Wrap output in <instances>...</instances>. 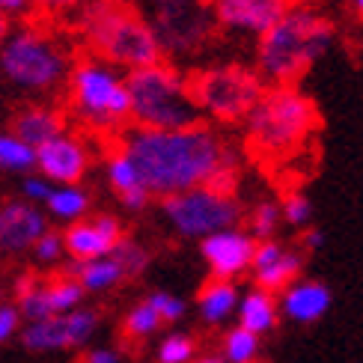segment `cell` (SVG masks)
Listing matches in <instances>:
<instances>
[{
	"label": "cell",
	"mask_w": 363,
	"mask_h": 363,
	"mask_svg": "<svg viewBox=\"0 0 363 363\" xmlns=\"http://www.w3.org/2000/svg\"><path fill=\"white\" fill-rule=\"evenodd\" d=\"M89 167V152L81 138L63 131L51 143L36 149V170L54 185H78Z\"/></svg>",
	"instance_id": "obj_15"
},
{
	"label": "cell",
	"mask_w": 363,
	"mask_h": 363,
	"mask_svg": "<svg viewBox=\"0 0 363 363\" xmlns=\"http://www.w3.org/2000/svg\"><path fill=\"white\" fill-rule=\"evenodd\" d=\"M325 245V233L322 230H307L304 233V247L307 250H319Z\"/></svg>",
	"instance_id": "obj_42"
},
{
	"label": "cell",
	"mask_w": 363,
	"mask_h": 363,
	"mask_svg": "<svg viewBox=\"0 0 363 363\" xmlns=\"http://www.w3.org/2000/svg\"><path fill=\"white\" fill-rule=\"evenodd\" d=\"M247 220H250V230L247 233L256 241H271V238H274V233H277L280 220H283V208L277 203H271V200H262V203L253 206Z\"/></svg>",
	"instance_id": "obj_30"
},
{
	"label": "cell",
	"mask_w": 363,
	"mask_h": 363,
	"mask_svg": "<svg viewBox=\"0 0 363 363\" xmlns=\"http://www.w3.org/2000/svg\"><path fill=\"white\" fill-rule=\"evenodd\" d=\"M45 208L51 211V218L66 220L69 226L84 220L86 208H89V196L81 185H54V194L48 196Z\"/></svg>",
	"instance_id": "obj_24"
},
{
	"label": "cell",
	"mask_w": 363,
	"mask_h": 363,
	"mask_svg": "<svg viewBox=\"0 0 363 363\" xmlns=\"http://www.w3.org/2000/svg\"><path fill=\"white\" fill-rule=\"evenodd\" d=\"M0 304H6V301H4V283H0Z\"/></svg>",
	"instance_id": "obj_46"
},
{
	"label": "cell",
	"mask_w": 363,
	"mask_h": 363,
	"mask_svg": "<svg viewBox=\"0 0 363 363\" xmlns=\"http://www.w3.org/2000/svg\"><path fill=\"white\" fill-rule=\"evenodd\" d=\"M48 295H51L54 315H66V313L81 310V301L86 292L74 277H57V280H48Z\"/></svg>",
	"instance_id": "obj_28"
},
{
	"label": "cell",
	"mask_w": 363,
	"mask_h": 363,
	"mask_svg": "<svg viewBox=\"0 0 363 363\" xmlns=\"http://www.w3.org/2000/svg\"><path fill=\"white\" fill-rule=\"evenodd\" d=\"M152 30L161 51L167 54H194L208 42L215 30V12L196 0H158L152 15Z\"/></svg>",
	"instance_id": "obj_10"
},
{
	"label": "cell",
	"mask_w": 363,
	"mask_h": 363,
	"mask_svg": "<svg viewBox=\"0 0 363 363\" xmlns=\"http://www.w3.org/2000/svg\"><path fill=\"white\" fill-rule=\"evenodd\" d=\"M63 238H66V253L74 262H89V259L111 256L116 250V245L123 241V226L111 215H99V218L72 223L63 233Z\"/></svg>",
	"instance_id": "obj_16"
},
{
	"label": "cell",
	"mask_w": 363,
	"mask_h": 363,
	"mask_svg": "<svg viewBox=\"0 0 363 363\" xmlns=\"http://www.w3.org/2000/svg\"><path fill=\"white\" fill-rule=\"evenodd\" d=\"M72 277L84 286V292H108L113 286H119L128 274L123 262L116 256H101V259H89V262H74Z\"/></svg>",
	"instance_id": "obj_22"
},
{
	"label": "cell",
	"mask_w": 363,
	"mask_h": 363,
	"mask_svg": "<svg viewBox=\"0 0 363 363\" xmlns=\"http://www.w3.org/2000/svg\"><path fill=\"white\" fill-rule=\"evenodd\" d=\"M161 211L182 238H200V241L215 233L233 230L241 220V206L235 196L208 185L167 196V200H161Z\"/></svg>",
	"instance_id": "obj_9"
},
{
	"label": "cell",
	"mask_w": 363,
	"mask_h": 363,
	"mask_svg": "<svg viewBox=\"0 0 363 363\" xmlns=\"http://www.w3.org/2000/svg\"><path fill=\"white\" fill-rule=\"evenodd\" d=\"M78 33L93 57L116 69L138 72L161 63L164 54L152 24L143 21L138 12L119 0H104V4L86 9L78 21Z\"/></svg>",
	"instance_id": "obj_3"
},
{
	"label": "cell",
	"mask_w": 363,
	"mask_h": 363,
	"mask_svg": "<svg viewBox=\"0 0 363 363\" xmlns=\"http://www.w3.org/2000/svg\"><path fill=\"white\" fill-rule=\"evenodd\" d=\"M315 128V104L298 86H271L245 119L247 143L265 158L289 155Z\"/></svg>",
	"instance_id": "obj_6"
},
{
	"label": "cell",
	"mask_w": 363,
	"mask_h": 363,
	"mask_svg": "<svg viewBox=\"0 0 363 363\" xmlns=\"http://www.w3.org/2000/svg\"><path fill=\"white\" fill-rule=\"evenodd\" d=\"M63 131H66L63 116H60L54 108H42V104H36V108H24L12 123V134L18 140H24L30 149H39L45 143H51Z\"/></svg>",
	"instance_id": "obj_19"
},
{
	"label": "cell",
	"mask_w": 363,
	"mask_h": 363,
	"mask_svg": "<svg viewBox=\"0 0 363 363\" xmlns=\"http://www.w3.org/2000/svg\"><path fill=\"white\" fill-rule=\"evenodd\" d=\"M45 233H48V218L39 206L27 200H9L0 206V256L33 253Z\"/></svg>",
	"instance_id": "obj_14"
},
{
	"label": "cell",
	"mask_w": 363,
	"mask_h": 363,
	"mask_svg": "<svg viewBox=\"0 0 363 363\" xmlns=\"http://www.w3.org/2000/svg\"><path fill=\"white\" fill-rule=\"evenodd\" d=\"M149 196H152V194H149L146 188H140V191H131V194H125V196H119V200H123V206H125V208L140 211V208H146Z\"/></svg>",
	"instance_id": "obj_41"
},
{
	"label": "cell",
	"mask_w": 363,
	"mask_h": 363,
	"mask_svg": "<svg viewBox=\"0 0 363 363\" xmlns=\"http://www.w3.org/2000/svg\"><path fill=\"white\" fill-rule=\"evenodd\" d=\"M104 4V0H33V6L36 9H45V12H86V9H93Z\"/></svg>",
	"instance_id": "obj_38"
},
{
	"label": "cell",
	"mask_w": 363,
	"mask_h": 363,
	"mask_svg": "<svg viewBox=\"0 0 363 363\" xmlns=\"http://www.w3.org/2000/svg\"><path fill=\"white\" fill-rule=\"evenodd\" d=\"M33 9V0H0V18H24Z\"/></svg>",
	"instance_id": "obj_40"
},
{
	"label": "cell",
	"mask_w": 363,
	"mask_h": 363,
	"mask_svg": "<svg viewBox=\"0 0 363 363\" xmlns=\"http://www.w3.org/2000/svg\"><path fill=\"white\" fill-rule=\"evenodd\" d=\"M21 322H24V315H21L18 304H0V345L18 334Z\"/></svg>",
	"instance_id": "obj_37"
},
{
	"label": "cell",
	"mask_w": 363,
	"mask_h": 363,
	"mask_svg": "<svg viewBox=\"0 0 363 363\" xmlns=\"http://www.w3.org/2000/svg\"><path fill=\"white\" fill-rule=\"evenodd\" d=\"M280 208H283V220L289 226H298V230H304L313 220V203H310V196H304L301 191H292L280 203Z\"/></svg>",
	"instance_id": "obj_32"
},
{
	"label": "cell",
	"mask_w": 363,
	"mask_h": 363,
	"mask_svg": "<svg viewBox=\"0 0 363 363\" xmlns=\"http://www.w3.org/2000/svg\"><path fill=\"white\" fill-rule=\"evenodd\" d=\"M277 315H280V301L265 292V289H250L241 295V304H238V325L247 328L250 334L262 337L268 330H274L277 325Z\"/></svg>",
	"instance_id": "obj_21"
},
{
	"label": "cell",
	"mask_w": 363,
	"mask_h": 363,
	"mask_svg": "<svg viewBox=\"0 0 363 363\" xmlns=\"http://www.w3.org/2000/svg\"><path fill=\"white\" fill-rule=\"evenodd\" d=\"M334 45V24L319 9L295 6L256 45V72L274 86H292Z\"/></svg>",
	"instance_id": "obj_2"
},
{
	"label": "cell",
	"mask_w": 363,
	"mask_h": 363,
	"mask_svg": "<svg viewBox=\"0 0 363 363\" xmlns=\"http://www.w3.org/2000/svg\"><path fill=\"white\" fill-rule=\"evenodd\" d=\"M66 253V238L60 235V233H54V230H48L39 241H36V247H33V256H36V262H42V265H54V262H60V256Z\"/></svg>",
	"instance_id": "obj_35"
},
{
	"label": "cell",
	"mask_w": 363,
	"mask_h": 363,
	"mask_svg": "<svg viewBox=\"0 0 363 363\" xmlns=\"http://www.w3.org/2000/svg\"><path fill=\"white\" fill-rule=\"evenodd\" d=\"M119 149H125L138 164L143 188L161 200L206 185L233 194L238 176L235 149L203 123L176 131L131 125L119 138Z\"/></svg>",
	"instance_id": "obj_1"
},
{
	"label": "cell",
	"mask_w": 363,
	"mask_h": 363,
	"mask_svg": "<svg viewBox=\"0 0 363 363\" xmlns=\"http://www.w3.org/2000/svg\"><path fill=\"white\" fill-rule=\"evenodd\" d=\"M349 4H352V9L360 15V18H363V0H349Z\"/></svg>",
	"instance_id": "obj_44"
},
{
	"label": "cell",
	"mask_w": 363,
	"mask_h": 363,
	"mask_svg": "<svg viewBox=\"0 0 363 363\" xmlns=\"http://www.w3.org/2000/svg\"><path fill=\"white\" fill-rule=\"evenodd\" d=\"M301 253L280 245V241H259V247H256V256H253V280L259 289L265 292H286L289 286L298 280L301 274Z\"/></svg>",
	"instance_id": "obj_17"
},
{
	"label": "cell",
	"mask_w": 363,
	"mask_h": 363,
	"mask_svg": "<svg viewBox=\"0 0 363 363\" xmlns=\"http://www.w3.org/2000/svg\"><path fill=\"white\" fill-rule=\"evenodd\" d=\"M72 54L42 27H15L0 42V74L18 89L48 93L72 78Z\"/></svg>",
	"instance_id": "obj_5"
},
{
	"label": "cell",
	"mask_w": 363,
	"mask_h": 363,
	"mask_svg": "<svg viewBox=\"0 0 363 363\" xmlns=\"http://www.w3.org/2000/svg\"><path fill=\"white\" fill-rule=\"evenodd\" d=\"M113 256L119 262H123V268H125V274L128 277H134V274H140V271L146 268V262H149V253L138 245V241H131V238H123L116 245V250H113Z\"/></svg>",
	"instance_id": "obj_33"
},
{
	"label": "cell",
	"mask_w": 363,
	"mask_h": 363,
	"mask_svg": "<svg viewBox=\"0 0 363 363\" xmlns=\"http://www.w3.org/2000/svg\"><path fill=\"white\" fill-rule=\"evenodd\" d=\"M131 123L152 131H176L200 123V104L194 99L191 78L167 63L128 72Z\"/></svg>",
	"instance_id": "obj_4"
},
{
	"label": "cell",
	"mask_w": 363,
	"mask_h": 363,
	"mask_svg": "<svg viewBox=\"0 0 363 363\" xmlns=\"http://www.w3.org/2000/svg\"><path fill=\"white\" fill-rule=\"evenodd\" d=\"M330 289L319 280H295L289 289L280 292V313L289 322L298 325H313L330 310Z\"/></svg>",
	"instance_id": "obj_18"
},
{
	"label": "cell",
	"mask_w": 363,
	"mask_h": 363,
	"mask_svg": "<svg viewBox=\"0 0 363 363\" xmlns=\"http://www.w3.org/2000/svg\"><path fill=\"white\" fill-rule=\"evenodd\" d=\"M196 342L191 334L173 330L158 342V363H194L196 357Z\"/></svg>",
	"instance_id": "obj_31"
},
{
	"label": "cell",
	"mask_w": 363,
	"mask_h": 363,
	"mask_svg": "<svg viewBox=\"0 0 363 363\" xmlns=\"http://www.w3.org/2000/svg\"><path fill=\"white\" fill-rule=\"evenodd\" d=\"M15 304H18L21 315L27 325L54 319L51 310V295H48V280H36V277H21L18 280V292H15Z\"/></svg>",
	"instance_id": "obj_23"
},
{
	"label": "cell",
	"mask_w": 363,
	"mask_h": 363,
	"mask_svg": "<svg viewBox=\"0 0 363 363\" xmlns=\"http://www.w3.org/2000/svg\"><path fill=\"white\" fill-rule=\"evenodd\" d=\"M146 301L155 307V313L161 315V322H164V325H173V322H179L182 315H185V301H182L179 295H170V292H152Z\"/></svg>",
	"instance_id": "obj_34"
},
{
	"label": "cell",
	"mask_w": 363,
	"mask_h": 363,
	"mask_svg": "<svg viewBox=\"0 0 363 363\" xmlns=\"http://www.w3.org/2000/svg\"><path fill=\"white\" fill-rule=\"evenodd\" d=\"M194 99L200 113L218 119V123H238L247 119L250 111L265 96V81L256 69L247 66H211L191 78Z\"/></svg>",
	"instance_id": "obj_8"
},
{
	"label": "cell",
	"mask_w": 363,
	"mask_h": 363,
	"mask_svg": "<svg viewBox=\"0 0 363 363\" xmlns=\"http://www.w3.org/2000/svg\"><path fill=\"white\" fill-rule=\"evenodd\" d=\"M238 304H241L238 286L233 280H215V277L203 286L200 298H196V310H200L206 325H223L226 319L238 315Z\"/></svg>",
	"instance_id": "obj_20"
},
{
	"label": "cell",
	"mask_w": 363,
	"mask_h": 363,
	"mask_svg": "<svg viewBox=\"0 0 363 363\" xmlns=\"http://www.w3.org/2000/svg\"><path fill=\"white\" fill-rule=\"evenodd\" d=\"M262 349V337L250 334L247 328L235 325L233 330H226L223 337V363H256Z\"/></svg>",
	"instance_id": "obj_25"
},
{
	"label": "cell",
	"mask_w": 363,
	"mask_h": 363,
	"mask_svg": "<svg viewBox=\"0 0 363 363\" xmlns=\"http://www.w3.org/2000/svg\"><path fill=\"white\" fill-rule=\"evenodd\" d=\"M99 330V315L96 310H74L66 315H54V319L24 325L21 340L30 352H66V349H81Z\"/></svg>",
	"instance_id": "obj_11"
},
{
	"label": "cell",
	"mask_w": 363,
	"mask_h": 363,
	"mask_svg": "<svg viewBox=\"0 0 363 363\" xmlns=\"http://www.w3.org/2000/svg\"><path fill=\"white\" fill-rule=\"evenodd\" d=\"M194 363H223V357H218V354H203V357H196Z\"/></svg>",
	"instance_id": "obj_43"
},
{
	"label": "cell",
	"mask_w": 363,
	"mask_h": 363,
	"mask_svg": "<svg viewBox=\"0 0 363 363\" xmlns=\"http://www.w3.org/2000/svg\"><path fill=\"white\" fill-rule=\"evenodd\" d=\"M211 12L218 27L230 33L262 39L289 12V4L286 0H211Z\"/></svg>",
	"instance_id": "obj_13"
},
{
	"label": "cell",
	"mask_w": 363,
	"mask_h": 363,
	"mask_svg": "<svg viewBox=\"0 0 363 363\" xmlns=\"http://www.w3.org/2000/svg\"><path fill=\"white\" fill-rule=\"evenodd\" d=\"M256 247H259V241L247 230H238V226L215 233L200 241V253H203V259L215 280H235L238 274L250 271Z\"/></svg>",
	"instance_id": "obj_12"
},
{
	"label": "cell",
	"mask_w": 363,
	"mask_h": 363,
	"mask_svg": "<svg viewBox=\"0 0 363 363\" xmlns=\"http://www.w3.org/2000/svg\"><path fill=\"white\" fill-rule=\"evenodd\" d=\"M21 191H24V200L27 203H48V196L54 194V182H48L45 176H24L21 182Z\"/></svg>",
	"instance_id": "obj_36"
},
{
	"label": "cell",
	"mask_w": 363,
	"mask_h": 363,
	"mask_svg": "<svg viewBox=\"0 0 363 363\" xmlns=\"http://www.w3.org/2000/svg\"><path fill=\"white\" fill-rule=\"evenodd\" d=\"M123 352L119 349H111V345H96V349H89L84 363H123Z\"/></svg>",
	"instance_id": "obj_39"
},
{
	"label": "cell",
	"mask_w": 363,
	"mask_h": 363,
	"mask_svg": "<svg viewBox=\"0 0 363 363\" xmlns=\"http://www.w3.org/2000/svg\"><path fill=\"white\" fill-rule=\"evenodd\" d=\"M161 325H164L161 315L155 313V307L149 304V301H140V304H134V307L125 313V322H123L125 337H131V340H149Z\"/></svg>",
	"instance_id": "obj_29"
},
{
	"label": "cell",
	"mask_w": 363,
	"mask_h": 363,
	"mask_svg": "<svg viewBox=\"0 0 363 363\" xmlns=\"http://www.w3.org/2000/svg\"><path fill=\"white\" fill-rule=\"evenodd\" d=\"M108 182H111V188L119 196H125L131 191H140L143 188V179H140L138 164H134V158L125 152V149H116V152L108 158Z\"/></svg>",
	"instance_id": "obj_26"
},
{
	"label": "cell",
	"mask_w": 363,
	"mask_h": 363,
	"mask_svg": "<svg viewBox=\"0 0 363 363\" xmlns=\"http://www.w3.org/2000/svg\"><path fill=\"white\" fill-rule=\"evenodd\" d=\"M30 167H36V149H30L12 131H0V170L27 173Z\"/></svg>",
	"instance_id": "obj_27"
},
{
	"label": "cell",
	"mask_w": 363,
	"mask_h": 363,
	"mask_svg": "<svg viewBox=\"0 0 363 363\" xmlns=\"http://www.w3.org/2000/svg\"><path fill=\"white\" fill-rule=\"evenodd\" d=\"M6 33H9V30H6V18H0V42L6 39Z\"/></svg>",
	"instance_id": "obj_45"
},
{
	"label": "cell",
	"mask_w": 363,
	"mask_h": 363,
	"mask_svg": "<svg viewBox=\"0 0 363 363\" xmlns=\"http://www.w3.org/2000/svg\"><path fill=\"white\" fill-rule=\"evenodd\" d=\"M69 104L74 116L96 131H116L131 119L128 74L99 57H84L74 63L69 78Z\"/></svg>",
	"instance_id": "obj_7"
}]
</instances>
